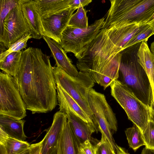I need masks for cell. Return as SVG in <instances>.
I'll return each instance as SVG.
<instances>
[{"label": "cell", "mask_w": 154, "mask_h": 154, "mask_svg": "<svg viewBox=\"0 0 154 154\" xmlns=\"http://www.w3.org/2000/svg\"><path fill=\"white\" fill-rule=\"evenodd\" d=\"M27 110L32 114L52 111L58 104L56 84L50 57L39 48L23 51L13 77Z\"/></svg>", "instance_id": "6da1fadb"}, {"label": "cell", "mask_w": 154, "mask_h": 154, "mask_svg": "<svg viewBox=\"0 0 154 154\" xmlns=\"http://www.w3.org/2000/svg\"><path fill=\"white\" fill-rule=\"evenodd\" d=\"M141 42L121 52L118 80L127 86L143 103L150 107L152 101L150 83L147 73L138 61L137 55Z\"/></svg>", "instance_id": "7a4b0ae2"}, {"label": "cell", "mask_w": 154, "mask_h": 154, "mask_svg": "<svg viewBox=\"0 0 154 154\" xmlns=\"http://www.w3.org/2000/svg\"><path fill=\"white\" fill-rule=\"evenodd\" d=\"M103 29L146 24L154 15V0H110Z\"/></svg>", "instance_id": "3957f363"}, {"label": "cell", "mask_w": 154, "mask_h": 154, "mask_svg": "<svg viewBox=\"0 0 154 154\" xmlns=\"http://www.w3.org/2000/svg\"><path fill=\"white\" fill-rule=\"evenodd\" d=\"M56 84L58 85L80 105L98 129L97 120L92 112L88 102V95L94 82L87 72L79 71L72 76L57 66L53 67Z\"/></svg>", "instance_id": "277c9868"}, {"label": "cell", "mask_w": 154, "mask_h": 154, "mask_svg": "<svg viewBox=\"0 0 154 154\" xmlns=\"http://www.w3.org/2000/svg\"><path fill=\"white\" fill-rule=\"evenodd\" d=\"M110 86L112 96L124 110L128 119L142 133L149 121L154 119L150 107L143 103L127 86L118 79Z\"/></svg>", "instance_id": "5b68a950"}, {"label": "cell", "mask_w": 154, "mask_h": 154, "mask_svg": "<svg viewBox=\"0 0 154 154\" xmlns=\"http://www.w3.org/2000/svg\"><path fill=\"white\" fill-rule=\"evenodd\" d=\"M105 20L104 17L97 20L84 28L68 25L63 32L59 44L66 53L72 52L80 59L88 46L103 29Z\"/></svg>", "instance_id": "8992f818"}, {"label": "cell", "mask_w": 154, "mask_h": 154, "mask_svg": "<svg viewBox=\"0 0 154 154\" xmlns=\"http://www.w3.org/2000/svg\"><path fill=\"white\" fill-rule=\"evenodd\" d=\"M88 102L97 120L99 131L109 141L116 152L117 146L112 133L117 131V121L105 96L92 88L89 92Z\"/></svg>", "instance_id": "52a82bcc"}, {"label": "cell", "mask_w": 154, "mask_h": 154, "mask_svg": "<svg viewBox=\"0 0 154 154\" xmlns=\"http://www.w3.org/2000/svg\"><path fill=\"white\" fill-rule=\"evenodd\" d=\"M26 107L12 76L0 73V115L17 119L26 116Z\"/></svg>", "instance_id": "ba28073f"}, {"label": "cell", "mask_w": 154, "mask_h": 154, "mask_svg": "<svg viewBox=\"0 0 154 154\" xmlns=\"http://www.w3.org/2000/svg\"><path fill=\"white\" fill-rule=\"evenodd\" d=\"M27 33H29V27L22 13L19 0L17 5L9 12L4 20L0 42L8 49L11 45Z\"/></svg>", "instance_id": "9c48e42d"}, {"label": "cell", "mask_w": 154, "mask_h": 154, "mask_svg": "<svg viewBox=\"0 0 154 154\" xmlns=\"http://www.w3.org/2000/svg\"><path fill=\"white\" fill-rule=\"evenodd\" d=\"M76 9L69 7L49 17L41 18L42 36L51 38L60 44L63 32Z\"/></svg>", "instance_id": "30bf717a"}, {"label": "cell", "mask_w": 154, "mask_h": 154, "mask_svg": "<svg viewBox=\"0 0 154 154\" xmlns=\"http://www.w3.org/2000/svg\"><path fill=\"white\" fill-rule=\"evenodd\" d=\"M67 120V115L59 111L53 116L51 126L42 141L40 154H56L58 141L63 125Z\"/></svg>", "instance_id": "8fae6325"}, {"label": "cell", "mask_w": 154, "mask_h": 154, "mask_svg": "<svg viewBox=\"0 0 154 154\" xmlns=\"http://www.w3.org/2000/svg\"><path fill=\"white\" fill-rule=\"evenodd\" d=\"M56 87L59 110L65 113L72 112L92 126L97 133L99 130L78 103L58 85L56 84Z\"/></svg>", "instance_id": "7c38bea8"}, {"label": "cell", "mask_w": 154, "mask_h": 154, "mask_svg": "<svg viewBox=\"0 0 154 154\" xmlns=\"http://www.w3.org/2000/svg\"><path fill=\"white\" fill-rule=\"evenodd\" d=\"M140 26L133 24L105 29L109 39L120 52L126 49L128 43L139 30Z\"/></svg>", "instance_id": "4fadbf2b"}, {"label": "cell", "mask_w": 154, "mask_h": 154, "mask_svg": "<svg viewBox=\"0 0 154 154\" xmlns=\"http://www.w3.org/2000/svg\"><path fill=\"white\" fill-rule=\"evenodd\" d=\"M22 11L29 27L32 38H42L41 17L36 9L34 0H20Z\"/></svg>", "instance_id": "5bb4252c"}, {"label": "cell", "mask_w": 154, "mask_h": 154, "mask_svg": "<svg viewBox=\"0 0 154 154\" xmlns=\"http://www.w3.org/2000/svg\"><path fill=\"white\" fill-rule=\"evenodd\" d=\"M42 38L47 43L56 61V66L62 69L70 76H76L78 74V71L60 45L46 36H43Z\"/></svg>", "instance_id": "9a60e30c"}, {"label": "cell", "mask_w": 154, "mask_h": 154, "mask_svg": "<svg viewBox=\"0 0 154 154\" xmlns=\"http://www.w3.org/2000/svg\"><path fill=\"white\" fill-rule=\"evenodd\" d=\"M66 113L73 134L79 144L87 140L91 141V135L96 132L94 128L72 112H67Z\"/></svg>", "instance_id": "2e32d148"}, {"label": "cell", "mask_w": 154, "mask_h": 154, "mask_svg": "<svg viewBox=\"0 0 154 154\" xmlns=\"http://www.w3.org/2000/svg\"><path fill=\"white\" fill-rule=\"evenodd\" d=\"M79 144L67 119L64 124L58 141L56 154H78Z\"/></svg>", "instance_id": "e0dca14e"}, {"label": "cell", "mask_w": 154, "mask_h": 154, "mask_svg": "<svg viewBox=\"0 0 154 154\" xmlns=\"http://www.w3.org/2000/svg\"><path fill=\"white\" fill-rule=\"evenodd\" d=\"M137 55L138 61L149 79L152 90V102H154V55L149 49L147 42H141Z\"/></svg>", "instance_id": "ac0fdd59"}, {"label": "cell", "mask_w": 154, "mask_h": 154, "mask_svg": "<svg viewBox=\"0 0 154 154\" xmlns=\"http://www.w3.org/2000/svg\"><path fill=\"white\" fill-rule=\"evenodd\" d=\"M25 122L23 119L0 115V128L9 137L19 140L25 141L27 138L23 129Z\"/></svg>", "instance_id": "d6986e66"}, {"label": "cell", "mask_w": 154, "mask_h": 154, "mask_svg": "<svg viewBox=\"0 0 154 154\" xmlns=\"http://www.w3.org/2000/svg\"><path fill=\"white\" fill-rule=\"evenodd\" d=\"M36 10L41 18H46L69 7V0H34Z\"/></svg>", "instance_id": "ffe728a7"}, {"label": "cell", "mask_w": 154, "mask_h": 154, "mask_svg": "<svg viewBox=\"0 0 154 154\" xmlns=\"http://www.w3.org/2000/svg\"><path fill=\"white\" fill-rule=\"evenodd\" d=\"M30 146L27 141L9 137L0 128V154H19Z\"/></svg>", "instance_id": "44dd1931"}, {"label": "cell", "mask_w": 154, "mask_h": 154, "mask_svg": "<svg viewBox=\"0 0 154 154\" xmlns=\"http://www.w3.org/2000/svg\"><path fill=\"white\" fill-rule=\"evenodd\" d=\"M22 51L14 52L9 54L4 60L0 62V69L5 73L13 77L18 70Z\"/></svg>", "instance_id": "7402d4cb"}, {"label": "cell", "mask_w": 154, "mask_h": 154, "mask_svg": "<svg viewBox=\"0 0 154 154\" xmlns=\"http://www.w3.org/2000/svg\"><path fill=\"white\" fill-rule=\"evenodd\" d=\"M125 133L129 146L135 151L141 146L145 145L142 132L135 124L127 128Z\"/></svg>", "instance_id": "603a6c76"}, {"label": "cell", "mask_w": 154, "mask_h": 154, "mask_svg": "<svg viewBox=\"0 0 154 154\" xmlns=\"http://www.w3.org/2000/svg\"><path fill=\"white\" fill-rule=\"evenodd\" d=\"M153 34L154 29L150 23L140 25L139 30L128 43L126 48L138 43L147 42L149 38Z\"/></svg>", "instance_id": "cb8c5ba5"}, {"label": "cell", "mask_w": 154, "mask_h": 154, "mask_svg": "<svg viewBox=\"0 0 154 154\" xmlns=\"http://www.w3.org/2000/svg\"><path fill=\"white\" fill-rule=\"evenodd\" d=\"M90 11V10L84 9L82 6L80 7L76 12L71 16L68 26L78 28L87 27L89 26L86 14L87 13Z\"/></svg>", "instance_id": "d4e9b609"}, {"label": "cell", "mask_w": 154, "mask_h": 154, "mask_svg": "<svg viewBox=\"0 0 154 154\" xmlns=\"http://www.w3.org/2000/svg\"><path fill=\"white\" fill-rule=\"evenodd\" d=\"M19 0H0V36L3 33L4 22L9 12L18 5Z\"/></svg>", "instance_id": "484cf974"}, {"label": "cell", "mask_w": 154, "mask_h": 154, "mask_svg": "<svg viewBox=\"0 0 154 154\" xmlns=\"http://www.w3.org/2000/svg\"><path fill=\"white\" fill-rule=\"evenodd\" d=\"M32 38L30 33L25 34L21 38L11 45L8 49L0 55V62L3 61L6 57L11 53L21 51L27 46V43L29 39Z\"/></svg>", "instance_id": "4316f807"}, {"label": "cell", "mask_w": 154, "mask_h": 154, "mask_svg": "<svg viewBox=\"0 0 154 154\" xmlns=\"http://www.w3.org/2000/svg\"><path fill=\"white\" fill-rule=\"evenodd\" d=\"M142 133L145 143V147L154 150V119L149 121L146 128Z\"/></svg>", "instance_id": "83f0119b"}, {"label": "cell", "mask_w": 154, "mask_h": 154, "mask_svg": "<svg viewBox=\"0 0 154 154\" xmlns=\"http://www.w3.org/2000/svg\"><path fill=\"white\" fill-rule=\"evenodd\" d=\"M96 154H116L113 147L103 135H101V140L95 145Z\"/></svg>", "instance_id": "f1b7e54d"}, {"label": "cell", "mask_w": 154, "mask_h": 154, "mask_svg": "<svg viewBox=\"0 0 154 154\" xmlns=\"http://www.w3.org/2000/svg\"><path fill=\"white\" fill-rule=\"evenodd\" d=\"M78 154H96L95 146L89 140H87L79 144Z\"/></svg>", "instance_id": "f546056e"}, {"label": "cell", "mask_w": 154, "mask_h": 154, "mask_svg": "<svg viewBox=\"0 0 154 154\" xmlns=\"http://www.w3.org/2000/svg\"><path fill=\"white\" fill-rule=\"evenodd\" d=\"M92 1L91 0H69V7L76 9L80 7L88 5Z\"/></svg>", "instance_id": "4dcf8cb0"}, {"label": "cell", "mask_w": 154, "mask_h": 154, "mask_svg": "<svg viewBox=\"0 0 154 154\" xmlns=\"http://www.w3.org/2000/svg\"><path fill=\"white\" fill-rule=\"evenodd\" d=\"M42 147V141L30 145L29 147L30 154H40Z\"/></svg>", "instance_id": "1f68e13d"}, {"label": "cell", "mask_w": 154, "mask_h": 154, "mask_svg": "<svg viewBox=\"0 0 154 154\" xmlns=\"http://www.w3.org/2000/svg\"><path fill=\"white\" fill-rule=\"evenodd\" d=\"M116 146V154H129L123 148L117 145Z\"/></svg>", "instance_id": "d6a6232c"}, {"label": "cell", "mask_w": 154, "mask_h": 154, "mask_svg": "<svg viewBox=\"0 0 154 154\" xmlns=\"http://www.w3.org/2000/svg\"><path fill=\"white\" fill-rule=\"evenodd\" d=\"M141 154H154V150L145 147L142 150Z\"/></svg>", "instance_id": "836d02e7"}, {"label": "cell", "mask_w": 154, "mask_h": 154, "mask_svg": "<svg viewBox=\"0 0 154 154\" xmlns=\"http://www.w3.org/2000/svg\"><path fill=\"white\" fill-rule=\"evenodd\" d=\"M5 47L3 44L0 42V55L6 51L7 50L5 49Z\"/></svg>", "instance_id": "e575fe53"}, {"label": "cell", "mask_w": 154, "mask_h": 154, "mask_svg": "<svg viewBox=\"0 0 154 154\" xmlns=\"http://www.w3.org/2000/svg\"><path fill=\"white\" fill-rule=\"evenodd\" d=\"M150 110L152 115V116L154 118V102H152L151 106H150Z\"/></svg>", "instance_id": "d590c367"}, {"label": "cell", "mask_w": 154, "mask_h": 154, "mask_svg": "<svg viewBox=\"0 0 154 154\" xmlns=\"http://www.w3.org/2000/svg\"><path fill=\"white\" fill-rule=\"evenodd\" d=\"M19 154H30L29 147Z\"/></svg>", "instance_id": "8d00e7d4"}, {"label": "cell", "mask_w": 154, "mask_h": 154, "mask_svg": "<svg viewBox=\"0 0 154 154\" xmlns=\"http://www.w3.org/2000/svg\"><path fill=\"white\" fill-rule=\"evenodd\" d=\"M150 50L151 51L154 55V41L152 42L151 44Z\"/></svg>", "instance_id": "74e56055"}, {"label": "cell", "mask_w": 154, "mask_h": 154, "mask_svg": "<svg viewBox=\"0 0 154 154\" xmlns=\"http://www.w3.org/2000/svg\"><path fill=\"white\" fill-rule=\"evenodd\" d=\"M149 22L152 25L154 31V15Z\"/></svg>", "instance_id": "f35d334b"}]
</instances>
